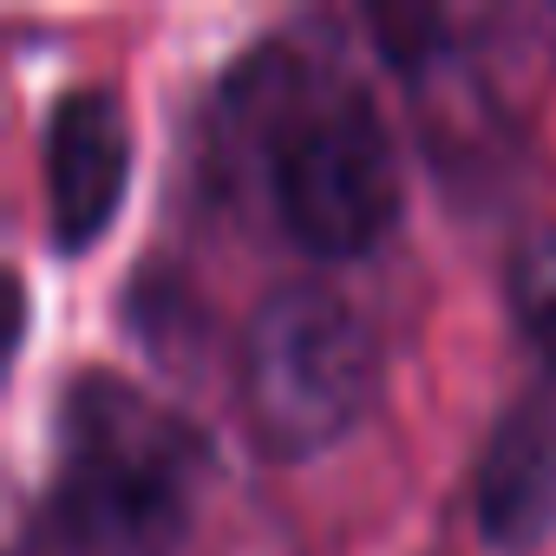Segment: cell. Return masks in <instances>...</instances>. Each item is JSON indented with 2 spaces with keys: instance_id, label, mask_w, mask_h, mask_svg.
<instances>
[{
  "instance_id": "1",
  "label": "cell",
  "mask_w": 556,
  "mask_h": 556,
  "mask_svg": "<svg viewBox=\"0 0 556 556\" xmlns=\"http://www.w3.org/2000/svg\"><path fill=\"white\" fill-rule=\"evenodd\" d=\"M210 471L203 432L138 380L86 367L60 400L53 530L79 556H177Z\"/></svg>"
},
{
  "instance_id": "2",
  "label": "cell",
  "mask_w": 556,
  "mask_h": 556,
  "mask_svg": "<svg viewBox=\"0 0 556 556\" xmlns=\"http://www.w3.org/2000/svg\"><path fill=\"white\" fill-rule=\"evenodd\" d=\"M262 164H268V203L275 223L289 229V242L315 262H348L367 255L393 216H400V157L348 79L302 86L289 99H275L262 125Z\"/></svg>"
},
{
  "instance_id": "3",
  "label": "cell",
  "mask_w": 556,
  "mask_h": 556,
  "mask_svg": "<svg viewBox=\"0 0 556 556\" xmlns=\"http://www.w3.org/2000/svg\"><path fill=\"white\" fill-rule=\"evenodd\" d=\"M236 387L262 452L308 458L361 419L374 393V334L328 282H282L242 328Z\"/></svg>"
},
{
  "instance_id": "4",
  "label": "cell",
  "mask_w": 556,
  "mask_h": 556,
  "mask_svg": "<svg viewBox=\"0 0 556 556\" xmlns=\"http://www.w3.org/2000/svg\"><path fill=\"white\" fill-rule=\"evenodd\" d=\"M131 177V125L118 92L73 86L47 118V236L60 255H86L125 197Z\"/></svg>"
},
{
  "instance_id": "5",
  "label": "cell",
  "mask_w": 556,
  "mask_h": 556,
  "mask_svg": "<svg viewBox=\"0 0 556 556\" xmlns=\"http://www.w3.org/2000/svg\"><path fill=\"white\" fill-rule=\"evenodd\" d=\"M478 523L497 549H530L556 530V387L517 400L478 452Z\"/></svg>"
},
{
  "instance_id": "6",
  "label": "cell",
  "mask_w": 556,
  "mask_h": 556,
  "mask_svg": "<svg viewBox=\"0 0 556 556\" xmlns=\"http://www.w3.org/2000/svg\"><path fill=\"white\" fill-rule=\"evenodd\" d=\"M510 315L536 341V354L556 361V236H530L510 255Z\"/></svg>"
}]
</instances>
